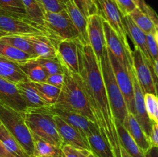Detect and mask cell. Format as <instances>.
<instances>
[{
  "instance_id": "obj_50",
  "label": "cell",
  "mask_w": 158,
  "mask_h": 157,
  "mask_svg": "<svg viewBox=\"0 0 158 157\" xmlns=\"http://www.w3.org/2000/svg\"><path fill=\"white\" fill-rule=\"evenodd\" d=\"M9 35V33L4 32V31H2L1 29H0V38H2V37H4V36H6V35Z\"/></svg>"
},
{
  "instance_id": "obj_21",
  "label": "cell",
  "mask_w": 158,
  "mask_h": 157,
  "mask_svg": "<svg viewBox=\"0 0 158 157\" xmlns=\"http://www.w3.org/2000/svg\"><path fill=\"white\" fill-rule=\"evenodd\" d=\"M66 11L80 33L81 43L84 45L89 44L87 34V17L83 15V12L74 4L73 0H67L66 3Z\"/></svg>"
},
{
  "instance_id": "obj_1",
  "label": "cell",
  "mask_w": 158,
  "mask_h": 157,
  "mask_svg": "<svg viewBox=\"0 0 158 157\" xmlns=\"http://www.w3.org/2000/svg\"><path fill=\"white\" fill-rule=\"evenodd\" d=\"M79 57V79L86 93L100 134L110 146L115 157L121 156V146L109 99L102 75L100 64L92 48L77 41Z\"/></svg>"
},
{
  "instance_id": "obj_43",
  "label": "cell",
  "mask_w": 158,
  "mask_h": 157,
  "mask_svg": "<svg viewBox=\"0 0 158 157\" xmlns=\"http://www.w3.org/2000/svg\"><path fill=\"white\" fill-rule=\"evenodd\" d=\"M45 83L61 89L63 85V83H64V73L48 75Z\"/></svg>"
},
{
  "instance_id": "obj_42",
  "label": "cell",
  "mask_w": 158,
  "mask_h": 157,
  "mask_svg": "<svg viewBox=\"0 0 158 157\" xmlns=\"http://www.w3.org/2000/svg\"><path fill=\"white\" fill-rule=\"evenodd\" d=\"M134 2H135L137 7L140 9L143 13L147 14L148 16L151 17L153 21L154 22V23L158 26V15L155 11L151 6H148L145 2L144 0H134Z\"/></svg>"
},
{
  "instance_id": "obj_38",
  "label": "cell",
  "mask_w": 158,
  "mask_h": 157,
  "mask_svg": "<svg viewBox=\"0 0 158 157\" xmlns=\"http://www.w3.org/2000/svg\"><path fill=\"white\" fill-rule=\"evenodd\" d=\"M45 12H60L66 9L67 0H39Z\"/></svg>"
},
{
  "instance_id": "obj_34",
  "label": "cell",
  "mask_w": 158,
  "mask_h": 157,
  "mask_svg": "<svg viewBox=\"0 0 158 157\" xmlns=\"http://www.w3.org/2000/svg\"><path fill=\"white\" fill-rule=\"evenodd\" d=\"M0 41L2 42L9 44L23 52H26L31 55L35 56L32 46L28 38L24 35H9L0 38ZM36 58V57H35Z\"/></svg>"
},
{
  "instance_id": "obj_36",
  "label": "cell",
  "mask_w": 158,
  "mask_h": 157,
  "mask_svg": "<svg viewBox=\"0 0 158 157\" xmlns=\"http://www.w3.org/2000/svg\"><path fill=\"white\" fill-rule=\"evenodd\" d=\"M145 107L150 120L153 123H158V98L152 93L144 94Z\"/></svg>"
},
{
  "instance_id": "obj_13",
  "label": "cell",
  "mask_w": 158,
  "mask_h": 157,
  "mask_svg": "<svg viewBox=\"0 0 158 157\" xmlns=\"http://www.w3.org/2000/svg\"><path fill=\"white\" fill-rule=\"evenodd\" d=\"M129 72L131 74V78L134 86V116L137 119V122L145 133L149 136L151 132L153 123L150 120L145 107L144 102V93L140 86L138 81H137L136 75L134 74L133 66L129 68Z\"/></svg>"
},
{
  "instance_id": "obj_54",
  "label": "cell",
  "mask_w": 158,
  "mask_h": 157,
  "mask_svg": "<svg viewBox=\"0 0 158 157\" xmlns=\"http://www.w3.org/2000/svg\"><path fill=\"white\" fill-rule=\"evenodd\" d=\"M94 2H95V3H96V0H94Z\"/></svg>"
},
{
  "instance_id": "obj_12",
  "label": "cell",
  "mask_w": 158,
  "mask_h": 157,
  "mask_svg": "<svg viewBox=\"0 0 158 157\" xmlns=\"http://www.w3.org/2000/svg\"><path fill=\"white\" fill-rule=\"evenodd\" d=\"M87 34L89 45L92 48L97 61L100 62L106 46L103 18L99 14H94L87 18Z\"/></svg>"
},
{
  "instance_id": "obj_45",
  "label": "cell",
  "mask_w": 158,
  "mask_h": 157,
  "mask_svg": "<svg viewBox=\"0 0 158 157\" xmlns=\"http://www.w3.org/2000/svg\"><path fill=\"white\" fill-rule=\"evenodd\" d=\"M144 157H158L157 146H151V147L144 152Z\"/></svg>"
},
{
  "instance_id": "obj_24",
  "label": "cell",
  "mask_w": 158,
  "mask_h": 157,
  "mask_svg": "<svg viewBox=\"0 0 158 157\" xmlns=\"http://www.w3.org/2000/svg\"><path fill=\"white\" fill-rule=\"evenodd\" d=\"M115 125L121 147L132 157H144V152L141 150L123 125L115 119Z\"/></svg>"
},
{
  "instance_id": "obj_14",
  "label": "cell",
  "mask_w": 158,
  "mask_h": 157,
  "mask_svg": "<svg viewBox=\"0 0 158 157\" xmlns=\"http://www.w3.org/2000/svg\"><path fill=\"white\" fill-rule=\"evenodd\" d=\"M49 110L60 118L63 119L65 122L69 123L72 126L77 129L85 138L86 139L87 135L98 132L99 129L97 125L94 122L88 119L86 117L77 113V112H71V111L65 110V109H59V108L49 106Z\"/></svg>"
},
{
  "instance_id": "obj_9",
  "label": "cell",
  "mask_w": 158,
  "mask_h": 157,
  "mask_svg": "<svg viewBox=\"0 0 158 157\" xmlns=\"http://www.w3.org/2000/svg\"><path fill=\"white\" fill-rule=\"evenodd\" d=\"M132 63L134 74L143 93L156 95L151 69V62L147 59L143 52L136 46H134V49L132 50Z\"/></svg>"
},
{
  "instance_id": "obj_17",
  "label": "cell",
  "mask_w": 158,
  "mask_h": 157,
  "mask_svg": "<svg viewBox=\"0 0 158 157\" xmlns=\"http://www.w3.org/2000/svg\"><path fill=\"white\" fill-rule=\"evenodd\" d=\"M31 42L36 58H54L57 55L59 40L46 34L25 35Z\"/></svg>"
},
{
  "instance_id": "obj_29",
  "label": "cell",
  "mask_w": 158,
  "mask_h": 157,
  "mask_svg": "<svg viewBox=\"0 0 158 157\" xmlns=\"http://www.w3.org/2000/svg\"><path fill=\"white\" fill-rule=\"evenodd\" d=\"M0 55L5 58L18 63L19 65L23 64L30 60L35 59V57L31 55L26 52H23L9 44L0 41Z\"/></svg>"
},
{
  "instance_id": "obj_35",
  "label": "cell",
  "mask_w": 158,
  "mask_h": 157,
  "mask_svg": "<svg viewBox=\"0 0 158 157\" xmlns=\"http://www.w3.org/2000/svg\"><path fill=\"white\" fill-rule=\"evenodd\" d=\"M35 61L42 66L48 75L63 73V66L56 57L48 58H35Z\"/></svg>"
},
{
  "instance_id": "obj_31",
  "label": "cell",
  "mask_w": 158,
  "mask_h": 157,
  "mask_svg": "<svg viewBox=\"0 0 158 157\" xmlns=\"http://www.w3.org/2000/svg\"><path fill=\"white\" fill-rule=\"evenodd\" d=\"M0 140L7 150L15 157H29L19 143L2 123L0 125Z\"/></svg>"
},
{
  "instance_id": "obj_4",
  "label": "cell",
  "mask_w": 158,
  "mask_h": 157,
  "mask_svg": "<svg viewBox=\"0 0 158 157\" xmlns=\"http://www.w3.org/2000/svg\"><path fill=\"white\" fill-rule=\"evenodd\" d=\"M0 122L19 143L29 157H33V137L26 126L23 112H19L0 103Z\"/></svg>"
},
{
  "instance_id": "obj_5",
  "label": "cell",
  "mask_w": 158,
  "mask_h": 157,
  "mask_svg": "<svg viewBox=\"0 0 158 157\" xmlns=\"http://www.w3.org/2000/svg\"><path fill=\"white\" fill-rule=\"evenodd\" d=\"M100 64L113 115L115 119L118 120L123 124L125 117L128 113L127 108L123 94L116 81L106 48L103 52Z\"/></svg>"
},
{
  "instance_id": "obj_47",
  "label": "cell",
  "mask_w": 158,
  "mask_h": 157,
  "mask_svg": "<svg viewBox=\"0 0 158 157\" xmlns=\"http://www.w3.org/2000/svg\"><path fill=\"white\" fill-rule=\"evenodd\" d=\"M151 72H152V76H153V79H154V88H155V92H156V95L158 98V78L156 75L155 72H154V69H153V65L152 63L151 64Z\"/></svg>"
},
{
  "instance_id": "obj_40",
  "label": "cell",
  "mask_w": 158,
  "mask_h": 157,
  "mask_svg": "<svg viewBox=\"0 0 158 157\" xmlns=\"http://www.w3.org/2000/svg\"><path fill=\"white\" fill-rule=\"evenodd\" d=\"M147 46L153 64L154 60L158 58V43L155 34H147Z\"/></svg>"
},
{
  "instance_id": "obj_2",
  "label": "cell",
  "mask_w": 158,
  "mask_h": 157,
  "mask_svg": "<svg viewBox=\"0 0 158 157\" xmlns=\"http://www.w3.org/2000/svg\"><path fill=\"white\" fill-rule=\"evenodd\" d=\"M64 83L53 107L77 112L96 123L86 93L81 86L78 74H74L63 67ZM97 124V123H96Z\"/></svg>"
},
{
  "instance_id": "obj_22",
  "label": "cell",
  "mask_w": 158,
  "mask_h": 157,
  "mask_svg": "<svg viewBox=\"0 0 158 157\" xmlns=\"http://www.w3.org/2000/svg\"><path fill=\"white\" fill-rule=\"evenodd\" d=\"M0 77L16 83L28 80L19 65L0 55Z\"/></svg>"
},
{
  "instance_id": "obj_46",
  "label": "cell",
  "mask_w": 158,
  "mask_h": 157,
  "mask_svg": "<svg viewBox=\"0 0 158 157\" xmlns=\"http://www.w3.org/2000/svg\"><path fill=\"white\" fill-rule=\"evenodd\" d=\"M0 157H15L11 152L7 150L1 140H0Z\"/></svg>"
},
{
  "instance_id": "obj_16",
  "label": "cell",
  "mask_w": 158,
  "mask_h": 157,
  "mask_svg": "<svg viewBox=\"0 0 158 157\" xmlns=\"http://www.w3.org/2000/svg\"><path fill=\"white\" fill-rule=\"evenodd\" d=\"M57 58L65 69L79 74V57L77 41L60 40L57 45Z\"/></svg>"
},
{
  "instance_id": "obj_3",
  "label": "cell",
  "mask_w": 158,
  "mask_h": 157,
  "mask_svg": "<svg viewBox=\"0 0 158 157\" xmlns=\"http://www.w3.org/2000/svg\"><path fill=\"white\" fill-rule=\"evenodd\" d=\"M26 126L32 136L42 139L59 148L63 143L59 135L54 114L49 106L40 108H27L23 112Z\"/></svg>"
},
{
  "instance_id": "obj_25",
  "label": "cell",
  "mask_w": 158,
  "mask_h": 157,
  "mask_svg": "<svg viewBox=\"0 0 158 157\" xmlns=\"http://www.w3.org/2000/svg\"><path fill=\"white\" fill-rule=\"evenodd\" d=\"M86 140L91 153L96 157H115L112 148L105 141L100 131L87 135Z\"/></svg>"
},
{
  "instance_id": "obj_15",
  "label": "cell",
  "mask_w": 158,
  "mask_h": 157,
  "mask_svg": "<svg viewBox=\"0 0 158 157\" xmlns=\"http://www.w3.org/2000/svg\"><path fill=\"white\" fill-rule=\"evenodd\" d=\"M54 119L63 145H69L77 149L90 151L86 139L76 128L56 115H54Z\"/></svg>"
},
{
  "instance_id": "obj_51",
  "label": "cell",
  "mask_w": 158,
  "mask_h": 157,
  "mask_svg": "<svg viewBox=\"0 0 158 157\" xmlns=\"http://www.w3.org/2000/svg\"><path fill=\"white\" fill-rule=\"evenodd\" d=\"M155 36H156V39H157V43H158V26H157V29H156Z\"/></svg>"
},
{
  "instance_id": "obj_39",
  "label": "cell",
  "mask_w": 158,
  "mask_h": 157,
  "mask_svg": "<svg viewBox=\"0 0 158 157\" xmlns=\"http://www.w3.org/2000/svg\"><path fill=\"white\" fill-rule=\"evenodd\" d=\"M61 149L66 157H88L91 153L87 149H77L69 145H63Z\"/></svg>"
},
{
  "instance_id": "obj_20",
  "label": "cell",
  "mask_w": 158,
  "mask_h": 157,
  "mask_svg": "<svg viewBox=\"0 0 158 157\" xmlns=\"http://www.w3.org/2000/svg\"><path fill=\"white\" fill-rule=\"evenodd\" d=\"M123 20H124V25L127 35H129L132 39L134 46L140 49L147 59L152 63V59L150 56L148 50V46H147V34L134 23L130 15L123 16Z\"/></svg>"
},
{
  "instance_id": "obj_49",
  "label": "cell",
  "mask_w": 158,
  "mask_h": 157,
  "mask_svg": "<svg viewBox=\"0 0 158 157\" xmlns=\"http://www.w3.org/2000/svg\"><path fill=\"white\" fill-rule=\"evenodd\" d=\"M121 156L122 157H132L131 155H130L123 148H121Z\"/></svg>"
},
{
  "instance_id": "obj_26",
  "label": "cell",
  "mask_w": 158,
  "mask_h": 157,
  "mask_svg": "<svg viewBox=\"0 0 158 157\" xmlns=\"http://www.w3.org/2000/svg\"><path fill=\"white\" fill-rule=\"evenodd\" d=\"M22 2L26 9L28 19L46 29L44 18L45 10L40 2L39 0H22Z\"/></svg>"
},
{
  "instance_id": "obj_18",
  "label": "cell",
  "mask_w": 158,
  "mask_h": 157,
  "mask_svg": "<svg viewBox=\"0 0 158 157\" xmlns=\"http://www.w3.org/2000/svg\"><path fill=\"white\" fill-rule=\"evenodd\" d=\"M0 103L19 112H24L27 109L16 84L2 77H0Z\"/></svg>"
},
{
  "instance_id": "obj_32",
  "label": "cell",
  "mask_w": 158,
  "mask_h": 157,
  "mask_svg": "<svg viewBox=\"0 0 158 157\" xmlns=\"http://www.w3.org/2000/svg\"><path fill=\"white\" fill-rule=\"evenodd\" d=\"M129 15L134 23L145 33L155 34L157 26L151 17L143 13L140 9L137 7Z\"/></svg>"
},
{
  "instance_id": "obj_33",
  "label": "cell",
  "mask_w": 158,
  "mask_h": 157,
  "mask_svg": "<svg viewBox=\"0 0 158 157\" xmlns=\"http://www.w3.org/2000/svg\"><path fill=\"white\" fill-rule=\"evenodd\" d=\"M33 137L34 141V155L33 157H58L62 151L59 148L42 139Z\"/></svg>"
},
{
  "instance_id": "obj_30",
  "label": "cell",
  "mask_w": 158,
  "mask_h": 157,
  "mask_svg": "<svg viewBox=\"0 0 158 157\" xmlns=\"http://www.w3.org/2000/svg\"><path fill=\"white\" fill-rule=\"evenodd\" d=\"M20 68L27 76L28 80L32 83H45L48 74L35 59L30 60L19 65Z\"/></svg>"
},
{
  "instance_id": "obj_8",
  "label": "cell",
  "mask_w": 158,
  "mask_h": 157,
  "mask_svg": "<svg viewBox=\"0 0 158 157\" xmlns=\"http://www.w3.org/2000/svg\"><path fill=\"white\" fill-rule=\"evenodd\" d=\"M107 52L112 70L114 72L117 85L123 95L128 112L134 115V86L129 69H125L119 60L108 49Z\"/></svg>"
},
{
  "instance_id": "obj_55",
  "label": "cell",
  "mask_w": 158,
  "mask_h": 157,
  "mask_svg": "<svg viewBox=\"0 0 158 157\" xmlns=\"http://www.w3.org/2000/svg\"><path fill=\"white\" fill-rule=\"evenodd\" d=\"M0 125H1V122H0Z\"/></svg>"
},
{
  "instance_id": "obj_19",
  "label": "cell",
  "mask_w": 158,
  "mask_h": 157,
  "mask_svg": "<svg viewBox=\"0 0 158 157\" xmlns=\"http://www.w3.org/2000/svg\"><path fill=\"white\" fill-rule=\"evenodd\" d=\"M123 125L143 152H146L151 147V143L149 136L145 133L143 129L137 122V119L132 113L128 112L127 114Z\"/></svg>"
},
{
  "instance_id": "obj_53",
  "label": "cell",
  "mask_w": 158,
  "mask_h": 157,
  "mask_svg": "<svg viewBox=\"0 0 158 157\" xmlns=\"http://www.w3.org/2000/svg\"><path fill=\"white\" fill-rule=\"evenodd\" d=\"M88 157H96V156H95V155H93L92 153H90V154H89V156H88Z\"/></svg>"
},
{
  "instance_id": "obj_11",
  "label": "cell",
  "mask_w": 158,
  "mask_h": 157,
  "mask_svg": "<svg viewBox=\"0 0 158 157\" xmlns=\"http://www.w3.org/2000/svg\"><path fill=\"white\" fill-rule=\"evenodd\" d=\"M0 29L7 32L9 35L25 36L36 34H46L50 35L46 29L29 20L7 15H0Z\"/></svg>"
},
{
  "instance_id": "obj_52",
  "label": "cell",
  "mask_w": 158,
  "mask_h": 157,
  "mask_svg": "<svg viewBox=\"0 0 158 157\" xmlns=\"http://www.w3.org/2000/svg\"><path fill=\"white\" fill-rule=\"evenodd\" d=\"M58 157H66V156H65V155H64V154H63V151H61V152H60V153L59 154Z\"/></svg>"
},
{
  "instance_id": "obj_23",
  "label": "cell",
  "mask_w": 158,
  "mask_h": 157,
  "mask_svg": "<svg viewBox=\"0 0 158 157\" xmlns=\"http://www.w3.org/2000/svg\"><path fill=\"white\" fill-rule=\"evenodd\" d=\"M16 87L27 108H40L49 106L40 98L37 91L29 80L16 83Z\"/></svg>"
},
{
  "instance_id": "obj_37",
  "label": "cell",
  "mask_w": 158,
  "mask_h": 157,
  "mask_svg": "<svg viewBox=\"0 0 158 157\" xmlns=\"http://www.w3.org/2000/svg\"><path fill=\"white\" fill-rule=\"evenodd\" d=\"M74 4L86 17L98 14V9L94 0H73Z\"/></svg>"
},
{
  "instance_id": "obj_27",
  "label": "cell",
  "mask_w": 158,
  "mask_h": 157,
  "mask_svg": "<svg viewBox=\"0 0 158 157\" xmlns=\"http://www.w3.org/2000/svg\"><path fill=\"white\" fill-rule=\"evenodd\" d=\"M0 15L29 20L22 0H0Z\"/></svg>"
},
{
  "instance_id": "obj_48",
  "label": "cell",
  "mask_w": 158,
  "mask_h": 157,
  "mask_svg": "<svg viewBox=\"0 0 158 157\" xmlns=\"http://www.w3.org/2000/svg\"><path fill=\"white\" fill-rule=\"evenodd\" d=\"M152 65H153V69H154V72H155L156 75H157L158 78V58L156 60H154Z\"/></svg>"
},
{
  "instance_id": "obj_28",
  "label": "cell",
  "mask_w": 158,
  "mask_h": 157,
  "mask_svg": "<svg viewBox=\"0 0 158 157\" xmlns=\"http://www.w3.org/2000/svg\"><path fill=\"white\" fill-rule=\"evenodd\" d=\"M32 86L38 92L40 98L45 102L47 106H53L56 103L60 95L61 89L48 84L46 83H32Z\"/></svg>"
},
{
  "instance_id": "obj_44",
  "label": "cell",
  "mask_w": 158,
  "mask_h": 157,
  "mask_svg": "<svg viewBox=\"0 0 158 157\" xmlns=\"http://www.w3.org/2000/svg\"><path fill=\"white\" fill-rule=\"evenodd\" d=\"M149 139L151 146H155L158 147V123H153Z\"/></svg>"
},
{
  "instance_id": "obj_7",
  "label": "cell",
  "mask_w": 158,
  "mask_h": 157,
  "mask_svg": "<svg viewBox=\"0 0 158 157\" xmlns=\"http://www.w3.org/2000/svg\"><path fill=\"white\" fill-rule=\"evenodd\" d=\"M98 14L110 24L126 46H130L123 15L114 0H96Z\"/></svg>"
},
{
  "instance_id": "obj_10",
  "label": "cell",
  "mask_w": 158,
  "mask_h": 157,
  "mask_svg": "<svg viewBox=\"0 0 158 157\" xmlns=\"http://www.w3.org/2000/svg\"><path fill=\"white\" fill-rule=\"evenodd\" d=\"M103 29L107 49L119 60L125 69H129L133 66L132 49L130 46H126L123 44L117 32L104 19Z\"/></svg>"
},
{
  "instance_id": "obj_56",
  "label": "cell",
  "mask_w": 158,
  "mask_h": 157,
  "mask_svg": "<svg viewBox=\"0 0 158 157\" xmlns=\"http://www.w3.org/2000/svg\"><path fill=\"white\" fill-rule=\"evenodd\" d=\"M35 157H37V156H35Z\"/></svg>"
},
{
  "instance_id": "obj_6",
  "label": "cell",
  "mask_w": 158,
  "mask_h": 157,
  "mask_svg": "<svg viewBox=\"0 0 158 157\" xmlns=\"http://www.w3.org/2000/svg\"><path fill=\"white\" fill-rule=\"evenodd\" d=\"M45 28L49 35L59 40H73L81 42L80 33L71 21L66 9L60 12H45Z\"/></svg>"
},
{
  "instance_id": "obj_41",
  "label": "cell",
  "mask_w": 158,
  "mask_h": 157,
  "mask_svg": "<svg viewBox=\"0 0 158 157\" xmlns=\"http://www.w3.org/2000/svg\"><path fill=\"white\" fill-rule=\"evenodd\" d=\"M123 16L129 15L137 8L134 0H114Z\"/></svg>"
}]
</instances>
